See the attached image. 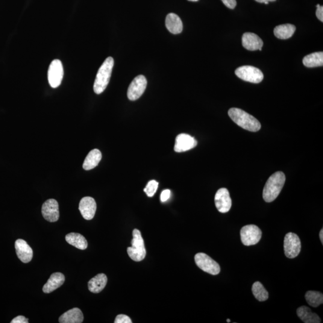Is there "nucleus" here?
I'll list each match as a JSON object with an SVG mask.
<instances>
[{
	"label": "nucleus",
	"instance_id": "obj_1",
	"mask_svg": "<svg viewBox=\"0 0 323 323\" xmlns=\"http://www.w3.org/2000/svg\"><path fill=\"white\" fill-rule=\"evenodd\" d=\"M286 181V175L283 172L277 171L268 178L263 190V198L266 202L275 200L280 195Z\"/></svg>",
	"mask_w": 323,
	"mask_h": 323
},
{
	"label": "nucleus",
	"instance_id": "obj_2",
	"mask_svg": "<svg viewBox=\"0 0 323 323\" xmlns=\"http://www.w3.org/2000/svg\"><path fill=\"white\" fill-rule=\"evenodd\" d=\"M229 116L237 125L250 132H257L261 124L257 119L240 108H232L228 111Z\"/></svg>",
	"mask_w": 323,
	"mask_h": 323
},
{
	"label": "nucleus",
	"instance_id": "obj_3",
	"mask_svg": "<svg viewBox=\"0 0 323 323\" xmlns=\"http://www.w3.org/2000/svg\"><path fill=\"white\" fill-rule=\"evenodd\" d=\"M114 63L113 58L108 57L99 68L93 84L94 92L98 95L103 92L109 83Z\"/></svg>",
	"mask_w": 323,
	"mask_h": 323
},
{
	"label": "nucleus",
	"instance_id": "obj_4",
	"mask_svg": "<svg viewBox=\"0 0 323 323\" xmlns=\"http://www.w3.org/2000/svg\"><path fill=\"white\" fill-rule=\"evenodd\" d=\"M133 239L130 247L127 248L128 255L135 262H141L145 259L146 249L145 242L139 230L135 229L133 232Z\"/></svg>",
	"mask_w": 323,
	"mask_h": 323
},
{
	"label": "nucleus",
	"instance_id": "obj_5",
	"mask_svg": "<svg viewBox=\"0 0 323 323\" xmlns=\"http://www.w3.org/2000/svg\"><path fill=\"white\" fill-rule=\"evenodd\" d=\"M235 73L240 79L252 83H259L264 78L263 73L261 70L250 66L239 67Z\"/></svg>",
	"mask_w": 323,
	"mask_h": 323
},
{
	"label": "nucleus",
	"instance_id": "obj_6",
	"mask_svg": "<svg viewBox=\"0 0 323 323\" xmlns=\"http://www.w3.org/2000/svg\"><path fill=\"white\" fill-rule=\"evenodd\" d=\"M240 235L243 244L250 246L257 244L260 242L262 233L257 226L249 225L243 226L241 230Z\"/></svg>",
	"mask_w": 323,
	"mask_h": 323
},
{
	"label": "nucleus",
	"instance_id": "obj_7",
	"mask_svg": "<svg viewBox=\"0 0 323 323\" xmlns=\"http://www.w3.org/2000/svg\"><path fill=\"white\" fill-rule=\"evenodd\" d=\"M195 261L199 268L202 271L211 275H218L220 272V267L219 263L211 258L209 255L199 252L195 255Z\"/></svg>",
	"mask_w": 323,
	"mask_h": 323
},
{
	"label": "nucleus",
	"instance_id": "obj_8",
	"mask_svg": "<svg viewBox=\"0 0 323 323\" xmlns=\"http://www.w3.org/2000/svg\"><path fill=\"white\" fill-rule=\"evenodd\" d=\"M285 255L289 258L298 256L301 250V240L297 235L289 233L286 235L284 240Z\"/></svg>",
	"mask_w": 323,
	"mask_h": 323
},
{
	"label": "nucleus",
	"instance_id": "obj_9",
	"mask_svg": "<svg viewBox=\"0 0 323 323\" xmlns=\"http://www.w3.org/2000/svg\"><path fill=\"white\" fill-rule=\"evenodd\" d=\"M148 81L145 76H138L128 87L127 95L129 100L136 101L143 95L146 89Z\"/></svg>",
	"mask_w": 323,
	"mask_h": 323
},
{
	"label": "nucleus",
	"instance_id": "obj_10",
	"mask_svg": "<svg viewBox=\"0 0 323 323\" xmlns=\"http://www.w3.org/2000/svg\"><path fill=\"white\" fill-rule=\"evenodd\" d=\"M64 76V69L61 61L55 60L50 65L48 70V81L53 88H57L61 83Z\"/></svg>",
	"mask_w": 323,
	"mask_h": 323
},
{
	"label": "nucleus",
	"instance_id": "obj_11",
	"mask_svg": "<svg viewBox=\"0 0 323 323\" xmlns=\"http://www.w3.org/2000/svg\"><path fill=\"white\" fill-rule=\"evenodd\" d=\"M214 201L219 212L226 213L231 210L232 200L230 192L226 188H221L217 191L214 198Z\"/></svg>",
	"mask_w": 323,
	"mask_h": 323
},
{
	"label": "nucleus",
	"instance_id": "obj_12",
	"mask_svg": "<svg viewBox=\"0 0 323 323\" xmlns=\"http://www.w3.org/2000/svg\"><path fill=\"white\" fill-rule=\"evenodd\" d=\"M42 213L45 219L50 222H57L60 218V211L58 202L54 199L47 200L43 204Z\"/></svg>",
	"mask_w": 323,
	"mask_h": 323
},
{
	"label": "nucleus",
	"instance_id": "obj_13",
	"mask_svg": "<svg viewBox=\"0 0 323 323\" xmlns=\"http://www.w3.org/2000/svg\"><path fill=\"white\" fill-rule=\"evenodd\" d=\"M197 145V141L190 135L179 134L175 139L174 151L178 153L186 152L195 148Z\"/></svg>",
	"mask_w": 323,
	"mask_h": 323
},
{
	"label": "nucleus",
	"instance_id": "obj_14",
	"mask_svg": "<svg viewBox=\"0 0 323 323\" xmlns=\"http://www.w3.org/2000/svg\"><path fill=\"white\" fill-rule=\"evenodd\" d=\"M79 209L85 220H92L95 216L96 210L95 199L89 196L82 198L79 204Z\"/></svg>",
	"mask_w": 323,
	"mask_h": 323
},
{
	"label": "nucleus",
	"instance_id": "obj_15",
	"mask_svg": "<svg viewBox=\"0 0 323 323\" xmlns=\"http://www.w3.org/2000/svg\"><path fill=\"white\" fill-rule=\"evenodd\" d=\"M242 43L243 48L250 51L259 50L262 51L263 42L257 35L251 32H245L242 37Z\"/></svg>",
	"mask_w": 323,
	"mask_h": 323
},
{
	"label": "nucleus",
	"instance_id": "obj_16",
	"mask_svg": "<svg viewBox=\"0 0 323 323\" xmlns=\"http://www.w3.org/2000/svg\"><path fill=\"white\" fill-rule=\"evenodd\" d=\"M15 249L17 257L22 262L27 263L33 257V251L25 241L19 239L15 242Z\"/></svg>",
	"mask_w": 323,
	"mask_h": 323
},
{
	"label": "nucleus",
	"instance_id": "obj_17",
	"mask_svg": "<svg viewBox=\"0 0 323 323\" xmlns=\"http://www.w3.org/2000/svg\"><path fill=\"white\" fill-rule=\"evenodd\" d=\"M65 276L60 272H55L51 275L43 287L44 293H50L60 287L65 282Z\"/></svg>",
	"mask_w": 323,
	"mask_h": 323
},
{
	"label": "nucleus",
	"instance_id": "obj_18",
	"mask_svg": "<svg viewBox=\"0 0 323 323\" xmlns=\"http://www.w3.org/2000/svg\"><path fill=\"white\" fill-rule=\"evenodd\" d=\"M84 316L81 311L78 308L67 311L59 319L61 323H81L83 322Z\"/></svg>",
	"mask_w": 323,
	"mask_h": 323
},
{
	"label": "nucleus",
	"instance_id": "obj_19",
	"mask_svg": "<svg viewBox=\"0 0 323 323\" xmlns=\"http://www.w3.org/2000/svg\"><path fill=\"white\" fill-rule=\"evenodd\" d=\"M165 25L166 28L173 34H180L183 31V23L180 17L175 13H171L167 15Z\"/></svg>",
	"mask_w": 323,
	"mask_h": 323
},
{
	"label": "nucleus",
	"instance_id": "obj_20",
	"mask_svg": "<svg viewBox=\"0 0 323 323\" xmlns=\"http://www.w3.org/2000/svg\"><path fill=\"white\" fill-rule=\"evenodd\" d=\"M107 283V276L104 274H99L89 281L88 289L90 292L98 293L103 290Z\"/></svg>",
	"mask_w": 323,
	"mask_h": 323
},
{
	"label": "nucleus",
	"instance_id": "obj_21",
	"mask_svg": "<svg viewBox=\"0 0 323 323\" xmlns=\"http://www.w3.org/2000/svg\"><path fill=\"white\" fill-rule=\"evenodd\" d=\"M298 316L305 323H320L322 322L319 316L313 313L310 308L302 306L296 311Z\"/></svg>",
	"mask_w": 323,
	"mask_h": 323
},
{
	"label": "nucleus",
	"instance_id": "obj_22",
	"mask_svg": "<svg viewBox=\"0 0 323 323\" xmlns=\"http://www.w3.org/2000/svg\"><path fill=\"white\" fill-rule=\"evenodd\" d=\"M102 159L101 152L98 149H93L87 155L83 164L84 170L92 169L98 165Z\"/></svg>",
	"mask_w": 323,
	"mask_h": 323
},
{
	"label": "nucleus",
	"instance_id": "obj_23",
	"mask_svg": "<svg viewBox=\"0 0 323 323\" xmlns=\"http://www.w3.org/2000/svg\"><path fill=\"white\" fill-rule=\"evenodd\" d=\"M296 31V26L292 24H284L276 26L275 36L279 39L286 40L293 36Z\"/></svg>",
	"mask_w": 323,
	"mask_h": 323
},
{
	"label": "nucleus",
	"instance_id": "obj_24",
	"mask_svg": "<svg viewBox=\"0 0 323 323\" xmlns=\"http://www.w3.org/2000/svg\"><path fill=\"white\" fill-rule=\"evenodd\" d=\"M66 240L70 245L74 246L78 249H82V250L87 247V240L80 234L70 233L67 234Z\"/></svg>",
	"mask_w": 323,
	"mask_h": 323
},
{
	"label": "nucleus",
	"instance_id": "obj_25",
	"mask_svg": "<svg viewBox=\"0 0 323 323\" xmlns=\"http://www.w3.org/2000/svg\"><path fill=\"white\" fill-rule=\"evenodd\" d=\"M303 64L308 68L322 67L323 66V52H319L313 53L305 57Z\"/></svg>",
	"mask_w": 323,
	"mask_h": 323
},
{
	"label": "nucleus",
	"instance_id": "obj_26",
	"mask_svg": "<svg viewBox=\"0 0 323 323\" xmlns=\"http://www.w3.org/2000/svg\"><path fill=\"white\" fill-rule=\"evenodd\" d=\"M305 297L307 303L314 308L318 307L323 303L322 293L316 291H308Z\"/></svg>",
	"mask_w": 323,
	"mask_h": 323
},
{
	"label": "nucleus",
	"instance_id": "obj_27",
	"mask_svg": "<svg viewBox=\"0 0 323 323\" xmlns=\"http://www.w3.org/2000/svg\"><path fill=\"white\" fill-rule=\"evenodd\" d=\"M252 294L258 301L264 302L269 298V293L259 281L255 282L252 286Z\"/></svg>",
	"mask_w": 323,
	"mask_h": 323
},
{
	"label": "nucleus",
	"instance_id": "obj_28",
	"mask_svg": "<svg viewBox=\"0 0 323 323\" xmlns=\"http://www.w3.org/2000/svg\"><path fill=\"white\" fill-rule=\"evenodd\" d=\"M158 182L156 180H151L147 184L146 187L144 189V192L149 197H153L154 196L158 188Z\"/></svg>",
	"mask_w": 323,
	"mask_h": 323
},
{
	"label": "nucleus",
	"instance_id": "obj_29",
	"mask_svg": "<svg viewBox=\"0 0 323 323\" xmlns=\"http://www.w3.org/2000/svg\"><path fill=\"white\" fill-rule=\"evenodd\" d=\"M133 322L129 317L123 314H120L116 317L114 323H132Z\"/></svg>",
	"mask_w": 323,
	"mask_h": 323
},
{
	"label": "nucleus",
	"instance_id": "obj_30",
	"mask_svg": "<svg viewBox=\"0 0 323 323\" xmlns=\"http://www.w3.org/2000/svg\"><path fill=\"white\" fill-rule=\"evenodd\" d=\"M171 196V191L168 189L164 190L161 195V201L164 202L168 201Z\"/></svg>",
	"mask_w": 323,
	"mask_h": 323
},
{
	"label": "nucleus",
	"instance_id": "obj_31",
	"mask_svg": "<svg viewBox=\"0 0 323 323\" xmlns=\"http://www.w3.org/2000/svg\"><path fill=\"white\" fill-rule=\"evenodd\" d=\"M222 1L226 7L231 8V9H234L236 7V0H222Z\"/></svg>",
	"mask_w": 323,
	"mask_h": 323
},
{
	"label": "nucleus",
	"instance_id": "obj_32",
	"mask_svg": "<svg viewBox=\"0 0 323 323\" xmlns=\"http://www.w3.org/2000/svg\"><path fill=\"white\" fill-rule=\"evenodd\" d=\"M316 16L320 21L323 22V7L320 4L317 5Z\"/></svg>",
	"mask_w": 323,
	"mask_h": 323
},
{
	"label": "nucleus",
	"instance_id": "obj_33",
	"mask_svg": "<svg viewBox=\"0 0 323 323\" xmlns=\"http://www.w3.org/2000/svg\"><path fill=\"white\" fill-rule=\"evenodd\" d=\"M28 319L25 318L24 316H19L15 317L12 320L11 323H28Z\"/></svg>",
	"mask_w": 323,
	"mask_h": 323
},
{
	"label": "nucleus",
	"instance_id": "obj_34",
	"mask_svg": "<svg viewBox=\"0 0 323 323\" xmlns=\"http://www.w3.org/2000/svg\"><path fill=\"white\" fill-rule=\"evenodd\" d=\"M255 1L260 3H265V2L275 1L276 0H255Z\"/></svg>",
	"mask_w": 323,
	"mask_h": 323
},
{
	"label": "nucleus",
	"instance_id": "obj_35",
	"mask_svg": "<svg viewBox=\"0 0 323 323\" xmlns=\"http://www.w3.org/2000/svg\"><path fill=\"white\" fill-rule=\"evenodd\" d=\"M320 239L321 240V242L323 243V230L322 229V230L320 232Z\"/></svg>",
	"mask_w": 323,
	"mask_h": 323
},
{
	"label": "nucleus",
	"instance_id": "obj_36",
	"mask_svg": "<svg viewBox=\"0 0 323 323\" xmlns=\"http://www.w3.org/2000/svg\"><path fill=\"white\" fill-rule=\"evenodd\" d=\"M188 1H193V2H196V1H198V0H188Z\"/></svg>",
	"mask_w": 323,
	"mask_h": 323
},
{
	"label": "nucleus",
	"instance_id": "obj_37",
	"mask_svg": "<svg viewBox=\"0 0 323 323\" xmlns=\"http://www.w3.org/2000/svg\"><path fill=\"white\" fill-rule=\"evenodd\" d=\"M226 322H227L228 323H230L231 322V320L227 319V320H226Z\"/></svg>",
	"mask_w": 323,
	"mask_h": 323
},
{
	"label": "nucleus",
	"instance_id": "obj_38",
	"mask_svg": "<svg viewBox=\"0 0 323 323\" xmlns=\"http://www.w3.org/2000/svg\"><path fill=\"white\" fill-rule=\"evenodd\" d=\"M264 4H269V2H265V3H264Z\"/></svg>",
	"mask_w": 323,
	"mask_h": 323
}]
</instances>
